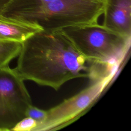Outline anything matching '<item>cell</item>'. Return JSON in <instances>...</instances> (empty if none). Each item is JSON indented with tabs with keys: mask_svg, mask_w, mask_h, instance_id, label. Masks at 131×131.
<instances>
[{
	"mask_svg": "<svg viewBox=\"0 0 131 131\" xmlns=\"http://www.w3.org/2000/svg\"><path fill=\"white\" fill-rule=\"evenodd\" d=\"M86 62L61 30H41L21 43L15 69L24 80L57 91L71 80L89 78Z\"/></svg>",
	"mask_w": 131,
	"mask_h": 131,
	"instance_id": "cell-1",
	"label": "cell"
},
{
	"mask_svg": "<svg viewBox=\"0 0 131 131\" xmlns=\"http://www.w3.org/2000/svg\"><path fill=\"white\" fill-rule=\"evenodd\" d=\"M105 0H11L0 19L37 26L45 31L98 23Z\"/></svg>",
	"mask_w": 131,
	"mask_h": 131,
	"instance_id": "cell-2",
	"label": "cell"
},
{
	"mask_svg": "<svg viewBox=\"0 0 131 131\" xmlns=\"http://www.w3.org/2000/svg\"><path fill=\"white\" fill-rule=\"evenodd\" d=\"M61 31L88 61L117 63L130 40L98 23L70 27Z\"/></svg>",
	"mask_w": 131,
	"mask_h": 131,
	"instance_id": "cell-3",
	"label": "cell"
},
{
	"mask_svg": "<svg viewBox=\"0 0 131 131\" xmlns=\"http://www.w3.org/2000/svg\"><path fill=\"white\" fill-rule=\"evenodd\" d=\"M24 81L15 69L0 68V131L11 130L32 104Z\"/></svg>",
	"mask_w": 131,
	"mask_h": 131,
	"instance_id": "cell-4",
	"label": "cell"
},
{
	"mask_svg": "<svg viewBox=\"0 0 131 131\" xmlns=\"http://www.w3.org/2000/svg\"><path fill=\"white\" fill-rule=\"evenodd\" d=\"M110 80L92 81L89 86L76 95L47 110L45 120L33 131L56 130L73 121L93 104Z\"/></svg>",
	"mask_w": 131,
	"mask_h": 131,
	"instance_id": "cell-5",
	"label": "cell"
},
{
	"mask_svg": "<svg viewBox=\"0 0 131 131\" xmlns=\"http://www.w3.org/2000/svg\"><path fill=\"white\" fill-rule=\"evenodd\" d=\"M103 27L128 38L131 36V0H105Z\"/></svg>",
	"mask_w": 131,
	"mask_h": 131,
	"instance_id": "cell-6",
	"label": "cell"
},
{
	"mask_svg": "<svg viewBox=\"0 0 131 131\" xmlns=\"http://www.w3.org/2000/svg\"><path fill=\"white\" fill-rule=\"evenodd\" d=\"M41 30L37 26L0 19V40L22 43Z\"/></svg>",
	"mask_w": 131,
	"mask_h": 131,
	"instance_id": "cell-7",
	"label": "cell"
},
{
	"mask_svg": "<svg viewBox=\"0 0 131 131\" xmlns=\"http://www.w3.org/2000/svg\"><path fill=\"white\" fill-rule=\"evenodd\" d=\"M21 43L0 40V68L7 66L10 62L18 56Z\"/></svg>",
	"mask_w": 131,
	"mask_h": 131,
	"instance_id": "cell-8",
	"label": "cell"
},
{
	"mask_svg": "<svg viewBox=\"0 0 131 131\" xmlns=\"http://www.w3.org/2000/svg\"><path fill=\"white\" fill-rule=\"evenodd\" d=\"M38 123L33 119L25 117L20 120L11 129L13 131H33Z\"/></svg>",
	"mask_w": 131,
	"mask_h": 131,
	"instance_id": "cell-9",
	"label": "cell"
},
{
	"mask_svg": "<svg viewBox=\"0 0 131 131\" xmlns=\"http://www.w3.org/2000/svg\"><path fill=\"white\" fill-rule=\"evenodd\" d=\"M46 116V110L39 108L33 105V104L28 107L25 113V117H29L33 119L38 123V125L41 123L45 120Z\"/></svg>",
	"mask_w": 131,
	"mask_h": 131,
	"instance_id": "cell-10",
	"label": "cell"
},
{
	"mask_svg": "<svg viewBox=\"0 0 131 131\" xmlns=\"http://www.w3.org/2000/svg\"><path fill=\"white\" fill-rule=\"evenodd\" d=\"M11 0H0V14Z\"/></svg>",
	"mask_w": 131,
	"mask_h": 131,
	"instance_id": "cell-11",
	"label": "cell"
},
{
	"mask_svg": "<svg viewBox=\"0 0 131 131\" xmlns=\"http://www.w3.org/2000/svg\"><path fill=\"white\" fill-rule=\"evenodd\" d=\"M35 1L40 2H42V3H47V2L54 1H55V0H35Z\"/></svg>",
	"mask_w": 131,
	"mask_h": 131,
	"instance_id": "cell-12",
	"label": "cell"
}]
</instances>
